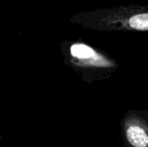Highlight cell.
<instances>
[{
  "instance_id": "2",
  "label": "cell",
  "mask_w": 148,
  "mask_h": 147,
  "mask_svg": "<svg viewBox=\"0 0 148 147\" xmlns=\"http://www.w3.org/2000/svg\"><path fill=\"white\" fill-rule=\"evenodd\" d=\"M70 53L74 57L82 60L92 58L95 55V51L90 47L82 43L72 45L70 48Z\"/></svg>"
},
{
  "instance_id": "3",
  "label": "cell",
  "mask_w": 148,
  "mask_h": 147,
  "mask_svg": "<svg viewBox=\"0 0 148 147\" xmlns=\"http://www.w3.org/2000/svg\"><path fill=\"white\" fill-rule=\"evenodd\" d=\"M129 25L138 30H147L148 29V14H138L132 16L129 20Z\"/></svg>"
},
{
  "instance_id": "1",
  "label": "cell",
  "mask_w": 148,
  "mask_h": 147,
  "mask_svg": "<svg viewBox=\"0 0 148 147\" xmlns=\"http://www.w3.org/2000/svg\"><path fill=\"white\" fill-rule=\"evenodd\" d=\"M127 137L129 143L135 147H147L148 137L145 130L136 125L130 126L127 130Z\"/></svg>"
}]
</instances>
